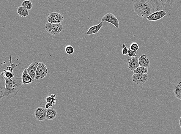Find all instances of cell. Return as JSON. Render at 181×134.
Segmentation results:
<instances>
[{"label": "cell", "instance_id": "11", "mask_svg": "<svg viewBox=\"0 0 181 134\" xmlns=\"http://www.w3.org/2000/svg\"><path fill=\"white\" fill-rule=\"evenodd\" d=\"M39 63L37 62H33L27 69V72L30 76L34 81L35 80L36 72Z\"/></svg>", "mask_w": 181, "mask_h": 134}, {"label": "cell", "instance_id": "7", "mask_svg": "<svg viewBox=\"0 0 181 134\" xmlns=\"http://www.w3.org/2000/svg\"><path fill=\"white\" fill-rule=\"evenodd\" d=\"M64 19V17L62 14L58 12H51L48 14L47 20L49 23L61 24Z\"/></svg>", "mask_w": 181, "mask_h": 134}, {"label": "cell", "instance_id": "22", "mask_svg": "<svg viewBox=\"0 0 181 134\" xmlns=\"http://www.w3.org/2000/svg\"><path fill=\"white\" fill-rule=\"evenodd\" d=\"M9 61L10 62V64H11V66H10L7 67V70H9L10 71L12 72H13V70L14 69L15 67H16L18 66L21 64V63H19V64H18L17 65H15V64H13L12 63V57L11 55H10V59L9 60Z\"/></svg>", "mask_w": 181, "mask_h": 134}, {"label": "cell", "instance_id": "21", "mask_svg": "<svg viewBox=\"0 0 181 134\" xmlns=\"http://www.w3.org/2000/svg\"><path fill=\"white\" fill-rule=\"evenodd\" d=\"M21 6L25 8L27 10H31L33 7V4L31 1H28V0H26L23 1L21 4Z\"/></svg>", "mask_w": 181, "mask_h": 134}, {"label": "cell", "instance_id": "19", "mask_svg": "<svg viewBox=\"0 0 181 134\" xmlns=\"http://www.w3.org/2000/svg\"><path fill=\"white\" fill-rule=\"evenodd\" d=\"M1 75L3 76L5 78H15L13 72L7 70H4L3 72L1 73Z\"/></svg>", "mask_w": 181, "mask_h": 134}, {"label": "cell", "instance_id": "6", "mask_svg": "<svg viewBox=\"0 0 181 134\" xmlns=\"http://www.w3.org/2000/svg\"><path fill=\"white\" fill-rule=\"evenodd\" d=\"M48 73V72L46 66L43 63H39L36 72L35 79L39 80L43 79L46 76Z\"/></svg>", "mask_w": 181, "mask_h": 134}, {"label": "cell", "instance_id": "8", "mask_svg": "<svg viewBox=\"0 0 181 134\" xmlns=\"http://www.w3.org/2000/svg\"><path fill=\"white\" fill-rule=\"evenodd\" d=\"M103 22H107L110 23L118 29L119 27V23L118 19L111 13H108L102 18L101 22L103 23Z\"/></svg>", "mask_w": 181, "mask_h": 134}, {"label": "cell", "instance_id": "3", "mask_svg": "<svg viewBox=\"0 0 181 134\" xmlns=\"http://www.w3.org/2000/svg\"><path fill=\"white\" fill-rule=\"evenodd\" d=\"M162 2L163 11L167 13L169 10L175 11L180 7L181 1L180 0H172L164 1L161 0Z\"/></svg>", "mask_w": 181, "mask_h": 134}, {"label": "cell", "instance_id": "10", "mask_svg": "<svg viewBox=\"0 0 181 134\" xmlns=\"http://www.w3.org/2000/svg\"><path fill=\"white\" fill-rule=\"evenodd\" d=\"M166 14L167 13L164 11L156 12L149 16L147 19L150 21H156L163 18Z\"/></svg>", "mask_w": 181, "mask_h": 134}, {"label": "cell", "instance_id": "5", "mask_svg": "<svg viewBox=\"0 0 181 134\" xmlns=\"http://www.w3.org/2000/svg\"><path fill=\"white\" fill-rule=\"evenodd\" d=\"M133 82L139 86L146 84L149 80V76L147 73L144 74H138L134 73L132 76Z\"/></svg>", "mask_w": 181, "mask_h": 134}, {"label": "cell", "instance_id": "9", "mask_svg": "<svg viewBox=\"0 0 181 134\" xmlns=\"http://www.w3.org/2000/svg\"><path fill=\"white\" fill-rule=\"evenodd\" d=\"M34 116L37 121H43L46 119V109L43 107H38L34 112Z\"/></svg>", "mask_w": 181, "mask_h": 134}, {"label": "cell", "instance_id": "13", "mask_svg": "<svg viewBox=\"0 0 181 134\" xmlns=\"http://www.w3.org/2000/svg\"><path fill=\"white\" fill-rule=\"evenodd\" d=\"M138 60L140 67L148 68L149 67V60L145 54H143L141 55L138 58Z\"/></svg>", "mask_w": 181, "mask_h": 134}, {"label": "cell", "instance_id": "17", "mask_svg": "<svg viewBox=\"0 0 181 134\" xmlns=\"http://www.w3.org/2000/svg\"><path fill=\"white\" fill-rule=\"evenodd\" d=\"M174 92L177 98L181 100V81L178 84L174 86Z\"/></svg>", "mask_w": 181, "mask_h": 134}, {"label": "cell", "instance_id": "23", "mask_svg": "<svg viewBox=\"0 0 181 134\" xmlns=\"http://www.w3.org/2000/svg\"><path fill=\"white\" fill-rule=\"evenodd\" d=\"M65 51L66 53L68 55H72L74 52V49L72 46L67 45L66 46Z\"/></svg>", "mask_w": 181, "mask_h": 134}, {"label": "cell", "instance_id": "2", "mask_svg": "<svg viewBox=\"0 0 181 134\" xmlns=\"http://www.w3.org/2000/svg\"><path fill=\"white\" fill-rule=\"evenodd\" d=\"M5 88L2 99H10L15 97L24 86L21 78H5Z\"/></svg>", "mask_w": 181, "mask_h": 134}, {"label": "cell", "instance_id": "18", "mask_svg": "<svg viewBox=\"0 0 181 134\" xmlns=\"http://www.w3.org/2000/svg\"><path fill=\"white\" fill-rule=\"evenodd\" d=\"M18 13L22 18L26 17L29 15L28 10L22 6H20L18 8Z\"/></svg>", "mask_w": 181, "mask_h": 134}, {"label": "cell", "instance_id": "26", "mask_svg": "<svg viewBox=\"0 0 181 134\" xmlns=\"http://www.w3.org/2000/svg\"><path fill=\"white\" fill-rule=\"evenodd\" d=\"M128 56L130 57H136L137 56V53L136 51H133L132 50H130V48H128Z\"/></svg>", "mask_w": 181, "mask_h": 134}, {"label": "cell", "instance_id": "25", "mask_svg": "<svg viewBox=\"0 0 181 134\" xmlns=\"http://www.w3.org/2000/svg\"><path fill=\"white\" fill-rule=\"evenodd\" d=\"M56 100L57 99L56 98L52 97L51 96H48L46 98V102H47V103H50L52 104L53 105H55Z\"/></svg>", "mask_w": 181, "mask_h": 134}, {"label": "cell", "instance_id": "16", "mask_svg": "<svg viewBox=\"0 0 181 134\" xmlns=\"http://www.w3.org/2000/svg\"><path fill=\"white\" fill-rule=\"evenodd\" d=\"M57 112L53 108H50L46 109V119L49 120H53L56 117Z\"/></svg>", "mask_w": 181, "mask_h": 134}, {"label": "cell", "instance_id": "4", "mask_svg": "<svg viewBox=\"0 0 181 134\" xmlns=\"http://www.w3.org/2000/svg\"><path fill=\"white\" fill-rule=\"evenodd\" d=\"M63 25L61 24H53L46 23L45 25V29L49 34L52 35L56 36L63 30Z\"/></svg>", "mask_w": 181, "mask_h": 134}, {"label": "cell", "instance_id": "15", "mask_svg": "<svg viewBox=\"0 0 181 134\" xmlns=\"http://www.w3.org/2000/svg\"><path fill=\"white\" fill-rule=\"evenodd\" d=\"M103 26V23L101 22L97 25L90 27L88 31L86 32V34L91 35L97 34Z\"/></svg>", "mask_w": 181, "mask_h": 134}, {"label": "cell", "instance_id": "12", "mask_svg": "<svg viewBox=\"0 0 181 134\" xmlns=\"http://www.w3.org/2000/svg\"><path fill=\"white\" fill-rule=\"evenodd\" d=\"M128 62L129 69L130 70L133 71L137 68L140 67L139 66L138 58L137 56L130 57L128 60Z\"/></svg>", "mask_w": 181, "mask_h": 134}, {"label": "cell", "instance_id": "24", "mask_svg": "<svg viewBox=\"0 0 181 134\" xmlns=\"http://www.w3.org/2000/svg\"><path fill=\"white\" fill-rule=\"evenodd\" d=\"M139 46L137 42H133L130 45V50H132L133 51L136 52L139 49Z\"/></svg>", "mask_w": 181, "mask_h": 134}, {"label": "cell", "instance_id": "28", "mask_svg": "<svg viewBox=\"0 0 181 134\" xmlns=\"http://www.w3.org/2000/svg\"><path fill=\"white\" fill-rule=\"evenodd\" d=\"M53 105V104L51 103H47L46 104V105H45V108H46V109H48L50 107H51Z\"/></svg>", "mask_w": 181, "mask_h": 134}, {"label": "cell", "instance_id": "29", "mask_svg": "<svg viewBox=\"0 0 181 134\" xmlns=\"http://www.w3.org/2000/svg\"><path fill=\"white\" fill-rule=\"evenodd\" d=\"M179 122L180 126V128H181V116L180 117V118L179 119Z\"/></svg>", "mask_w": 181, "mask_h": 134}, {"label": "cell", "instance_id": "1", "mask_svg": "<svg viewBox=\"0 0 181 134\" xmlns=\"http://www.w3.org/2000/svg\"><path fill=\"white\" fill-rule=\"evenodd\" d=\"M133 5L136 15L145 19L154 13L163 11L161 0H136Z\"/></svg>", "mask_w": 181, "mask_h": 134}, {"label": "cell", "instance_id": "27", "mask_svg": "<svg viewBox=\"0 0 181 134\" xmlns=\"http://www.w3.org/2000/svg\"><path fill=\"white\" fill-rule=\"evenodd\" d=\"M122 53L123 55H128V52L129 49L125 44V43H122Z\"/></svg>", "mask_w": 181, "mask_h": 134}, {"label": "cell", "instance_id": "14", "mask_svg": "<svg viewBox=\"0 0 181 134\" xmlns=\"http://www.w3.org/2000/svg\"><path fill=\"white\" fill-rule=\"evenodd\" d=\"M21 79L24 85L30 84L34 81L28 74L27 69H24L23 71Z\"/></svg>", "mask_w": 181, "mask_h": 134}, {"label": "cell", "instance_id": "20", "mask_svg": "<svg viewBox=\"0 0 181 134\" xmlns=\"http://www.w3.org/2000/svg\"><path fill=\"white\" fill-rule=\"evenodd\" d=\"M148 68L143 67H139L137 68L135 70L133 71V72L135 74H144L148 73Z\"/></svg>", "mask_w": 181, "mask_h": 134}]
</instances>
